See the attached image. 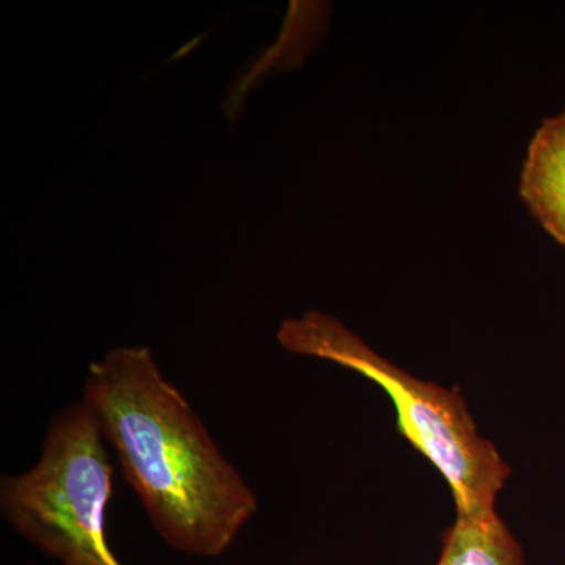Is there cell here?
<instances>
[{
  "mask_svg": "<svg viewBox=\"0 0 565 565\" xmlns=\"http://www.w3.org/2000/svg\"><path fill=\"white\" fill-rule=\"evenodd\" d=\"M437 565H525V555L497 511L457 514Z\"/></svg>",
  "mask_w": 565,
  "mask_h": 565,
  "instance_id": "obj_5",
  "label": "cell"
},
{
  "mask_svg": "<svg viewBox=\"0 0 565 565\" xmlns=\"http://www.w3.org/2000/svg\"><path fill=\"white\" fill-rule=\"evenodd\" d=\"M277 338L288 352L340 364L381 386L396 411L399 434L444 476L457 514L497 511L511 468L479 434L459 388L405 373L343 323L319 311L286 319Z\"/></svg>",
  "mask_w": 565,
  "mask_h": 565,
  "instance_id": "obj_2",
  "label": "cell"
},
{
  "mask_svg": "<svg viewBox=\"0 0 565 565\" xmlns=\"http://www.w3.org/2000/svg\"><path fill=\"white\" fill-rule=\"evenodd\" d=\"M114 465L88 408L52 419L39 462L2 476L0 512L29 544L63 565H122L107 539Z\"/></svg>",
  "mask_w": 565,
  "mask_h": 565,
  "instance_id": "obj_3",
  "label": "cell"
},
{
  "mask_svg": "<svg viewBox=\"0 0 565 565\" xmlns=\"http://www.w3.org/2000/svg\"><path fill=\"white\" fill-rule=\"evenodd\" d=\"M520 196L531 215L565 247V110L546 118L527 147Z\"/></svg>",
  "mask_w": 565,
  "mask_h": 565,
  "instance_id": "obj_4",
  "label": "cell"
},
{
  "mask_svg": "<svg viewBox=\"0 0 565 565\" xmlns=\"http://www.w3.org/2000/svg\"><path fill=\"white\" fill-rule=\"evenodd\" d=\"M81 403L170 548L221 556L258 512V497L150 349L115 348L93 362Z\"/></svg>",
  "mask_w": 565,
  "mask_h": 565,
  "instance_id": "obj_1",
  "label": "cell"
}]
</instances>
